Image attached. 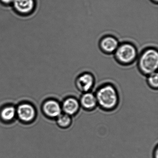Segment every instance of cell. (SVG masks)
Listing matches in <instances>:
<instances>
[{"instance_id":"6da1fadb","label":"cell","mask_w":158,"mask_h":158,"mask_svg":"<svg viewBox=\"0 0 158 158\" xmlns=\"http://www.w3.org/2000/svg\"><path fill=\"white\" fill-rule=\"evenodd\" d=\"M94 93L98 106L102 110L113 111L118 107L120 96L118 89L113 84L104 83L98 87Z\"/></svg>"},{"instance_id":"7a4b0ae2","label":"cell","mask_w":158,"mask_h":158,"mask_svg":"<svg viewBox=\"0 0 158 158\" xmlns=\"http://www.w3.org/2000/svg\"><path fill=\"white\" fill-rule=\"evenodd\" d=\"M137 67L140 73L149 75L157 72L158 68V50L157 48L149 47L142 50L139 54Z\"/></svg>"},{"instance_id":"3957f363","label":"cell","mask_w":158,"mask_h":158,"mask_svg":"<svg viewBox=\"0 0 158 158\" xmlns=\"http://www.w3.org/2000/svg\"><path fill=\"white\" fill-rule=\"evenodd\" d=\"M113 55L117 63L122 66H127L132 65L137 60L139 52L134 43L125 41L120 43Z\"/></svg>"},{"instance_id":"277c9868","label":"cell","mask_w":158,"mask_h":158,"mask_svg":"<svg viewBox=\"0 0 158 158\" xmlns=\"http://www.w3.org/2000/svg\"><path fill=\"white\" fill-rule=\"evenodd\" d=\"M96 83L95 76L90 72H85L78 75L75 79V85L81 93L91 91Z\"/></svg>"},{"instance_id":"5b68a950","label":"cell","mask_w":158,"mask_h":158,"mask_svg":"<svg viewBox=\"0 0 158 158\" xmlns=\"http://www.w3.org/2000/svg\"><path fill=\"white\" fill-rule=\"evenodd\" d=\"M119 44V40L115 36L106 35L100 39L98 46L102 52L107 55H110L114 53Z\"/></svg>"},{"instance_id":"8992f818","label":"cell","mask_w":158,"mask_h":158,"mask_svg":"<svg viewBox=\"0 0 158 158\" xmlns=\"http://www.w3.org/2000/svg\"><path fill=\"white\" fill-rule=\"evenodd\" d=\"M16 115L23 123H29L33 122L36 115L35 107L30 103H22L16 109Z\"/></svg>"},{"instance_id":"52a82bcc","label":"cell","mask_w":158,"mask_h":158,"mask_svg":"<svg viewBox=\"0 0 158 158\" xmlns=\"http://www.w3.org/2000/svg\"><path fill=\"white\" fill-rule=\"evenodd\" d=\"M44 114L50 119H56L62 113L61 103L55 99L46 100L42 105Z\"/></svg>"},{"instance_id":"ba28073f","label":"cell","mask_w":158,"mask_h":158,"mask_svg":"<svg viewBox=\"0 0 158 158\" xmlns=\"http://www.w3.org/2000/svg\"><path fill=\"white\" fill-rule=\"evenodd\" d=\"M61 105L62 113L72 117L77 115L81 109L79 100L73 96L66 97L61 103Z\"/></svg>"},{"instance_id":"9c48e42d","label":"cell","mask_w":158,"mask_h":158,"mask_svg":"<svg viewBox=\"0 0 158 158\" xmlns=\"http://www.w3.org/2000/svg\"><path fill=\"white\" fill-rule=\"evenodd\" d=\"M78 100L80 107L86 111H92L98 106L95 93L91 91L82 93Z\"/></svg>"},{"instance_id":"30bf717a","label":"cell","mask_w":158,"mask_h":158,"mask_svg":"<svg viewBox=\"0 0 158 158\" xmlns=\"http://www.w3.org/2000/svg\"><path fill=\"white\" fill-rule=\"evenodd\" d=\"M15 10L21 15L31 14L35 8V0H14L13 2Z\"/></svg>"},{"instance_id":"8fae6325","label":"cell","mask_w":158,"mask_h":158,"mask_svg":"<svg viewBox=\"0 0 158 158\" xmlns=\"http://www.w3.org/2000/svg\"><path fill=\"white\" fill-rule=\"evenodd\" d=\"M16 115V109L12 105H8L3 107L0 111V117L3 122L6 123L11 122Z\"/></svg>"},{"instance_id":"7c38bea8","label":"cell","mask_w":158,"mask_h":158,"mask_svg":"<svg viewBox=\"0 0 158 158\" xmlns=\"http://www.w3.org/2000/svg\"><path fill=\"white\" fill-rule=\"evenodd\" d=\"M56 119L57 125L62 129L69 128L73 123L72 116L64 113H62Z\"/></svg>"},{"instance_id":"4fadbf2b","label":"cell","mask_w":158,"mask_h":158,"mask_svg":"<svg viewBox=\"0 0 158 158\" xmlns=\"http://www.w3.org/2000/svg\"><path fill=\"white\" fill-rule=\"evenodd\" d=\"M147 85L151 89L157 90L158 88V73L157 72L147 76Z\"/></svg>"},{"instance_id":"5bb4252c","label":"cell","mask_w":158,"mask_h":158,"mask_svg":"<svg viewBox=\"0 0 158 158\" xmlns=\"http://www.w3.org/2000/svg\"><path fill=\"white\" fill-rule=\"evenodd\" d=\"M152 158H158V146H157L154 148L152 153Z\"/></svg>"},{"instance_id":"9a60e30c","label":"cell","mask_w":158,"mask_h":158,"mask_svg":"<svg viewBox=\"0 0 158 158\" xmlns=\"http://www.w3.org/2000/svg\"><path fill=\"white\" fill-rule=\"evenodd\" d=\"M14 0H0V2L4 5H10L13 4Z\"/></svg>"},{"instance_id":"2e32d148","label":"cell","mask_w":158,"mask_h":158,"mask_svg":"<svg viewBox=\"0 0 158 158\" xmlns=\"http://www.w3.org/2000/svg\"><path fill=\"white\" fill-rule=\"evenodd\" d=\"M152 3L154 4H158V0H150Z\"/></svg>"}]
</instances>
